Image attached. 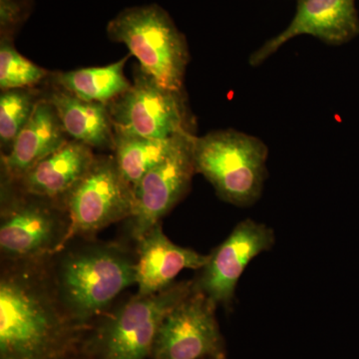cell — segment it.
I'll return each mask as SVG.
<instances>
[{"label":"cell","instance_id":"cell-6","mask_svg":"<svg viewBox=\"0 0 359 359\" xmlns=\"http://www.w3.org/2000/svg\"><path fill=\"white\" fill-rule=\"evenodd\" d=\"M193 283H176L157 294L130 299L97 328L90 354L94 359H147L165 316L190 294Z\"/></svg>","mask_w":359,"mask_h":359},{"label":"cell","instance_id":"cell-5","mask_svg":"<svg viewBox=\"0 0 359 359\" xmlns=\"http://www.w3.org/2000/svg\"><path fill=\"white\" fill-rule=\"evenodd\" d=\"M65 207L1 185L0 250L11 263L43 261L65 247L69 219Z\"/></svg>","mask_w":359,"mask_h":359},{"label":"cell","instance_id":"cell-9","mask_svg":"<svg viewBox=\"0 0 359 359\" xmlns=\"http://www.w3.org/2000/svg\"><path fill=\"white\" fill-rule=\"evenodd\" d=\"M194 285V283H193ZM216 304L195 289L161 323L153 359H226Z\"/></svg>","mask_w":359,"mask_h":359},{"label":"cell","instance_id":"cell-17","mask_svg":"<svg viewBox=\"0 0 359 359\" xmlns=\"http://www.w3.org/2000/svg\"><path fill=\"white\" fill-rule=\"evenodd\" d=\"M128 58L129 56H126L103 67L56 73L53 80L59 88L82 100L108 105L131 87L124 74Z\"/></svg>","mask_w":359,"mask_h":359},{"label":"cell","instance_id":"cell-21","mask_svg":"<svg viewBox=\"0 0 359 359\" xmlns=\"http://www.w3.org/2000/svg\"><path fill=\"white\" fill-rule=\"evenodd\" d=\"M35 0H0V39H13L34 8Z\"/></svg>","mask_w":359,"mask_h":359},{"label":"cell","instance_id":"cell-18","mask_svg":"<svg viewBox=\"0 0 359 359\" xmlns=\"http://www.w3.org/2000/svg\"><path fill=\"white\" fill-rule=\"evenodd\" d=\"M179 135L169 139H153L114 132L116 163L133 190L143 177L166 157Z\"/></svg>","mask_w":359,"mask_h":359},{"label":"cell","instance_id":"cell-4","mask_svg":"<svg viewBox=\"0 0 359 359\" xmlns=\"http://www.w3.org/2000/svg\"><path fill=\"white\" fill-rule=\"evenodd\" d=\"M268 154L263 141L233 129L194 139L196 174L205 177L219 199L238 207H249L261 197Z\"/></svg>","mask_w":359,"mask_h":359},{"label":"cell","instance_id":"cell-19","mask_svg":"<svg viewBox=\"0 0 359 359\" xmlns=\"http://www.w3.org/2000/svg\"><path fill=\"white\" fill-rule=\"evenodd\" d=\"M43 94L32 88L4 90L0 95V146L2 156L11 152L14 141L32 119Z\"/></svg>","mask_w":359,"mask_h":359},{"label":"cell","instance_id":"cell-3","mask_svg":"<svg viewBox=\"0 0 359 359\" xmlns=\"http://www.w3.org/2000/svg\"><path fill=\"white\" fill-rule=\"evenodd\" d=\"M107 35L128 48L144 74L164 88L184 92L188 42L163 7L153 4L123 9L108 22Z\"/></svg>","mask_w":359,"mask_h":359},{"label":"cell","instance_id":"cell-10","mask_svg":"<svg viewBox=\"0 0 359 359\" xmlns=\"http://www.w3.org/2000/svg\"><path fill=\"white\" fill-rule=\"evenodd\" d=\"M192 132L180 134L173 147L159 164L148 172L134 189L132 236L139 241L178 204L190 188L194 175Z\"/></svg>","mask_w":359,"mask_h":359},{"label":"cell","instance_id":"cell-15","mask_svg":"<svg viewBox=\"0 0 359 359\" xmlns=\"http://www.w3.org/2000/svg\"><path fill=\"white\" fill-rule=\"evenodd\" d=\"M67 137L55 108L43 94L11 152L2 156V182L16 183L40 161L62 147Z\"/></svg>","mask_w":359,"mask_h":359},{"label":"cell","instance_id":"cell-14","mask_svg":"<svg viewBox=\"0 0 359 359\" xmlns=\"http://www.w3.org/2000/svg\"><path fill=\"white\" fill-rule=\"evenodd\" d=\"M138 242L136 261L137 295L157 294L174 285L175 278L184 269H202L209 255L174 244L156 224Z\"/></svg>","mask_w":359,"mask_h":359},{"label":"cell","instance_id":"cell-1","mask_svg":"<svg viewBox=\"0 0 359 359\" xmlns=\"http://www.w3.org/2000/svg\"><path fill=\"white\" fill-rule=\"evenodd\" d=\"M42 261L13 263L0 280V359H68L78 325Z\"/></svg>","mask_w":359,"mask_h":359},{"label":"cell","instance_id":"cell-11","mask_svg":"<svg viewBox=\"0 0 359 359\" xmlns=\"http://www.w3.org/2000/svg\"><path fill=\"white\" fill-rule=\"evenodd\" d=\"M275 233L264 224L245 219L230 236L212 250L193 287L204 294L212 304L230 308L241 276L252 259L271 250Z\"/></svg>","mask_w":359,"mask_h":359},{"label":"cell","instance_id":"cell-12","mask_svg":"<svg viewBox=\"0 0 359 359\" xmlns=\"http://www.w3.org/2000/svg\"><path fill=\"white\" fill-rule=\"evenodd\" d=\"M311 35L328 45L346 44L359 34L355 0H297L290 25L250 55V65H263L283 44L299 35Z\"/></svg>","mask_w":359,"mask_h":359},{"label":"cell","instance_id":"cell-7","mask_svg":"<svg viewBox=\"0 0 359 359\" xmlns=\"http://www.w3.org/2000/svg\"><path fill=\"white\" fill-rule=\"evenodd\" d=\"M134 190L122 176L114 156L96 157L84 178L65 201L69 226L65 238L93 233L134 212Z\"/></svg>","mask_w":359,"mask_h":359},{"label":"cell","instance_id":"cell-13","mask_svg":"<svg viewBox=\"0 0 359 359\" xmlns=\"http://www.w3.org/2000/svg\"><path fill=\"white\" fill-rule=\"evenodd\" d=\"M96 156L92 148L77 141H67L40 161L16 183L8 184L25 195L53 203H62L84 178ZM6 183V182H2Z\"/></svg>","mask_w":359,"mask_h":359},{"label":"cell","instance_id":"cell-20","mask_svg":"<svg viewBox=\"0 0 359 359\" xmlns=\"http://www.w3.org/2000/svg\"><path fill=\"white\" fill-rule=\"evenodd\" d=\"M49 72L34 65L16 50L13 39H0V88H32Z\"/></svg>","mask_w":359,"mask_h":359},{"label":"cell","instance_id":"cell-2","mask_svg":"<svg viewBox=\"0 0 359 359\" xmlns=\"http://www.w3.org/2000/svg\"><path fill=\"white\" fill-rule=\"evenodd\" d=\"M53 278L66 313L82 327L136 285V262L116 245L86 247L63 257Z\"/></svg>","mask_w":359,"mask_h":359},{"label":"cell","instance_id":"cell-16","mask_svg":"<svg viewBox=\"0 0 359 359\" xmlns=\"http://www.w3.org/2000/svg\"><path fill=\"white\" fill-rule=\"evenodd\" d=\"M44 97L55 108L66 134L72 140L92 149L113 151L114 129L108 105L82 100L59 87Z\"/></svg>","mask_w":359,"mask_h":359},{"label":"cell","instance_id":"cell-8","mask_svg":"<svg viewBox=\"0 0 359 359\" xmlns=\"http://www.w3.org/2000/svg\"><path fill=\"white\" fill-rule=\"evenodd\" d=\"M108 109L115 133L169 139L193 132L184 92L160 86L141 70L131 87L108 104Z\"/></svg>","mask_w":359,"mask_h":359}]
</instances>
